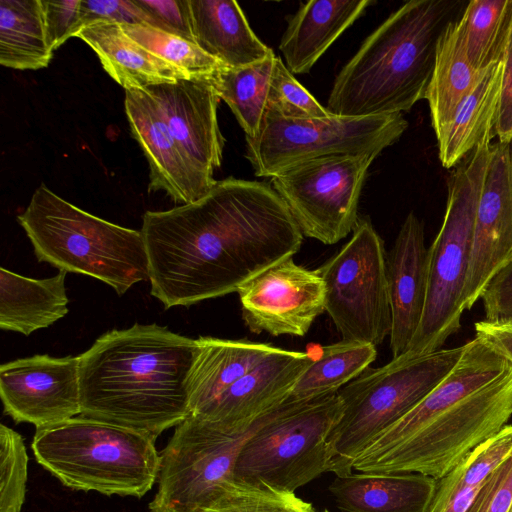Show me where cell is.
Here are the masks:
<instances>
[{
	"mask_svg": "<svg viewBox=\"0 0 512 512\" xmlns=\"http://www.w3.org/2000/svg\"><path fill=\"white\" fill-rule=\"evenodd\" d=\"M28 455L23 437L0 425V512H20L25 501Z\"/></svg>",
	"mask_w": 512,
	"mask_h": 512,
	"instance_id": "36",
	"label": "cell"
},
{
	"mask_svg": "<svg viewBox=\"0 0 512 512\" xmlns=\"http://www.w3.org/2000/svg\"><path fill=\"white\" fill-rule=\"evenodd\" d=\"M512 506V452L494 470L466 512H508Z\"/></svg>",
	"mask_w": 512,
	"mask_h": 512,
	"instance_id": "39",
	"label": "cell"
},
{
	"mask_svg": "<svg viewBox=\"0 0 512 512\" xmlns=\"http://www.w3.org/2000/svg\"><path fill=\"white\" fill-rule=\"evenodd\" d=\"M475 337L512 364V321L481 320L474 324Z\"/></svg>",
	"mask_w": 512,
	"mask_h": 512,
	"instance_id": "44",
	"label": "cell"
},
{
	"mask_svg": "<svg viewBox=\"0 0 512 512\" xmlns=\"http://www.w3.org/2000/svg\"><path fill=\"white\" fill-rule=\"evenodd\" d=\"M75 37L96 53L103 69L125 91L191 78L129 37L118 23L94 22L82 27Z\"/></svg>",
	"mask_w": 512,
	"mask_h": 512,
	"instance_id": "22",
	"label": "cell"
},
{
	"mask_svg": "<svg viewBox=\"0 0 512 512\" xmlns=\"http://www.w3.org/2000/svg\"><path fill=\"white\" fill-rule=\"evenodd\" d=\"M468 2L404 3L361 44L336 76L327 110L365 117L408 112L425 99L439 40Z\"/></svg>",
	"mask_w": 512,
	"mask_h": 512,
	"instance_id": "4",
	"label": "cell"
},
{
	"mask_svg": "<svg viewBox=\"0 0 512 512\" xmlns=\"http://www.w3.org/2000/svg\"><path fill=\"white\" fill-rule=\"evenodd\" d=\"M464 345L435 352L392 358L368 367L338 391L342 414L329 439L331 472L352 473L357 456L380 434L406 415L454 368Z\"/></svg>",
	"mask_w": 512,
	"mask_h": 512,
	"instance_id": "8",
	"label": "cell"
},
{
	"mask_svg": "<svg viewBox=\"0 0 512 512\" xmlns=\"http://www.w3.org/2000/svg\"><path fill=\"white\" fill-rule=\"evenodd\" d=\"M511 452L512 424H507L437 481L428 512H466L488 478Z\"/></svg>",
	"mask_w": 512,
	"mask_h": 512,
	"instance_id": "29",
	"label": "cell"
},
{
	"mask_svg": "<svg viewBox=\"0 0 512 512\" xmlns=\"http://www.w3.org/2000/svg\"><path fill=\"white\" fill-rule=\"evenodd\" d=\"M492 135H486L455 166L448 181L443 223L428 248L424 312L405 355L418 356L435 352L460 328L475 215L489 162Z\"/></svg>",
	"mask_w": 512,
	"mask_h": 512,
	"instance_id": "7",
	"label": "cell"
},
{
	"mask_svg": "<svg viewBox=\"0 0 512 512\" xmlns=\"http://www.w3.org/2000/svg\"><path fill=\"white\" fill-rule=\"evenodd\" d=\"M512 260V143L491 146L479 196L471 259L462 297L469 310L490 280Z\"/></svg>",
	"mask_w": 512,
	"mask_h": 512,
	"instance_id": "16",
	"label": "cell"
},
{
	"mask_svg": "<svg viewBox=\"0 0 512 512\" xmlns=\"http://www.w3.org/2000/svg\"><path fill=\"white\" fill-rule=\"evenodd\" d=\"M257 422L245 433L230 434L188 415L160 454L150 511L202 512L213 504L232 483L237 456Z\"/></svg>",
	"mask_w": 512,
	"mask_h": 512,
	"instance_id": "12",
	"label": "cell"
},
{
	"mask_svg": "<svg viewBox=\"0 0 512 512\" xmlns=\"http://www.w3.org/2000/svg\"><path fill=\"white\" fill-rule=\"evenodd\" d=\"M276 55L238 68L221 66L212 75L213 84L231 109L246 137H255L264 117Z\"/></svg>",
	"mask_w": 512,
	"mask_h": 512,
	"instance_id": "32",
	"label": "cell"
},
{
	"mask_svg": "<svg viewBox=\"0 0 512 512\" xmlns=\"http://www.w3.org/2000/svg\"><path fill=\"white\" fill-rule=\"evenodd\" d=\"M245 325L255 334L302 337L325 312V284L316 269L293 257L267 268L238 289Z\"/></svg>",
	"mask_w": 512,
	"mask_h": 512,
	"instance_id": "14",
	"label": "cell"
},
{
	"mask_svg": "<svg viewBox=\"0 0 512 512\" xmlns=\"http://www.w3.org/2000/svg\"><path fill=\"white\" fill-rule=\"evenodd\" d=\"M437 481L420 473H350L330 484L342 512H428Z\"/></svg>",
	"mask_w": 512,
	"mask_h": 512,
	"instance_id": "23",
	"label": "cell"
},
{
	"mask_svg": "<svg viewBox=\"0 0 512 512\" xmlns=\"http://www.w3.org/2000/svg\"><path fill=\"white\" fill-rule=\"evenodd\" d=\"M194 42L223 66L238 68L263 61L274 52L251 29L233 0H189Z\"/></svg>",
	"mask_w": 512,
	"mask_h": 512,
	"instance_id": "24",
	"label": "cell"
},
{
	"mask_svg": "<svg viewBox=\"0 0 512 512\" xmlns=\"http://www.w3.org/2000/svg\"><path fill=\"white\" fill-rule=\"evenodd\" d=\"M211 75L142 89L156 103L182 150L209 178L221 166L225 143L217 119L220 97Z\"/></svg>",
	"mask_w": 512,
	"mask_h": 512,
	"instance_id": "18",
	"label": "cell"
},
{
	"mask_svg": "<svg viewBox=\"0 0 512 512\" xmlns=\"http://www.w3.org/2000/svg\"><path fill=\"white\" fill-rule=\"evenodd\" d=\"M480 299L489 321H512V260L487 284Z\"/></svg>",
	"mask_w": 512,
	"mask_h": 512,
	"instance_id": "43",
	"label": "cell"
},
{
	"mask_svg": "<svg viewBox=\"0 0 512 512\" xmlns=\"http://www.w3.org/2000/svg\"><path fill=\"white\" fill-rule=\"evenodd\" d=\"M150 293L166 309L233 292L300 249L303 234L265 182L229 177L194 202L147 211Z\"/></svg>",
	"mask_w": 512,
	"mask_h": 512,
	"instance_id": "1",
	"label": "cell"
},
{
	"mask_svg": "<svg viewBox=\"0 0 512 512\" xmlns=\"http://www.w3.org/2000/svg\"><path fill=\"white\" fill-rule=\"evenodd\" d=\"M508 512H512V506H511V508L509 509V511H508Z\"/></svg>",
	"mask_w": 512,
	"mask_h": 512,
	"instance_id": "45",
	"label": "cell"
},
{
	"mask_svg": "<svg viewBox=\"0 0 512 512\" xmlns=\"http://www.w3.org/2000/svg\"><path fill=\"white\" fill-rule=\"evenodd\" d=\"M47 41L54 52L81 29V0H41Z\"/></svg>",
	"mask_w": 512,
	"mask_h": 512,
	"instance_id": "38",
	"label": "cell"
},
{
	"mask_svg": "<svg viewBox=\"0 0 512 512\" xmlns=\"http://www.w3.org/2000/svg\"><path fill=\"white\" fill-rule=\"evenodd\" d=\"M379 154H344L313 159L271 178L306 237L335 244L353 231L367 171Z\"/></svg>",
	"mask_w": 512,
	"mask_h": 512,
	"instance_id": "13",
	"label": "cell"
},
{
	"mask_svg": "<svg viewBox=\"0 0 512 512\" xmlns=\"http://www.w3.org/2000/svg\"><path fill=\"white\" fill-rule=\"evenodd\" d=\"M79 355H33L0 366L4 413L36 428L81 414Z\"/></svg>",
	"mask_w": 512,
	"mask_h": 512,
	"instance_id": "15",
	"label": "cell"
},
{
	"mask_svg": "<svg viewBox=\"0 0 512 512\" xmlns=\"http://www.w3.org/2000/svg\"><path fill=\"white\" fill-rule=\"evenodd\" d=\"M342 411L338 392L310 400L289 397L257 422L237 456L233 481L294 493L331 472L328 439Z\"/></svg>",
	"mask_w": 512,
	"mask_h": 512,
	"instance_id": "9",
	"label": "cell"
},
{
	"mask_svg": "<svg viewBox=\"0 0 512 512\" xmlns=\"http://www.w3.org/2000/svg\"><path fill=\"white\" fill-rule=\"evenodd\" d=\"M67 272L34 279L0 268V328L30 335L68 313Z\"/></svg>",
	"mask_w": 512,
	"mask_h": 512,
	"instance_id": "27",
	"label": "cell"
},
{
	"mask_svg": "<svg viewBox=\"0 0 512 512\" xmlns=\"http://www.w3.org/2000/svg\"><path fill=\"white\" fill-rule=\"evenodd\" d=\"M428 249L421 220L410 212L387 253L392 358L403 355L420 325L427 294Z\"/></svg>",
	"mask_w": 512,
	"mask_h": 512,
	"instance_id": "20",
	"label": "cell"
},
{
	"mask_svg": "<svg viewBox=\"0 0 512 512\" xmlns=\"http://www.w3.org/2000/svg\"><path fill=\"white\" fill-rule=\"evenodd\" d=\"M316 270L325 284V312L342 339L381 344L392 326L387 253L370 218L358 217L350 240Z\"/></svg>",
	"mask_w": 512,
	"mask_h": 512,
	"instance_id": "11",
	"label": "cell"
},
{
	"mask_svg": "<svg viewBox=\"0 0 512 512\" xmlns=\"http://www.w3.org/2000/svg\"><path fill=\"white\" fill-rule=\"evenodd\" d=\"M313 360L310 352L278 348L192 416L230 434L245 433L290 397Z\"/></svg>",
	"mask_w": 512,
	"mask_h": 512,
	"instance_id": "17",
	"label": "cell"
},
{
	"mask_svg": "<svg viewBox=\"0 0 512 512\" xmlns=\"http://www.w3.org/2000/svg\"><path fill=\"white\" fill-rule=\"evenodd\" d=\"M377 357L376 346L359 341L340 340L320 347L317 356L295 384L290 397L315 399L338 392Z\"/></svg>",
	"mask_w": 512,
	"mask_h": 512,
	"instance_id": "31",
	"label": "cell"
},
{
	"mask_svg": "<svg viewBox=\"0 0 512 512\" xmlns=\"http://www.w3.org/2000/svg\"><path fill=\"white\" fill-rule=\"evenodd\" d=\"M408 127L402 114L290 119L266 109L258 134L245 137V157L258 177L331 155L380 154Z\"/></svg>",
	"mask_w": 512,
	"mask_h": 512,
	"instance_id": "10",
	"label": "cell"
},
{
	"mask_svg": "<svg viewBox=\"0 0 512 512\" xmlns=\"http://www.w3.org/2000/svg\"><path fill=\"white\" fill-rule=\"evenodd\" d=\"M202 512H316L295 493L232 481L226 492Z\"/></svg>",
	"mask_w": 512,
	"mask_h": 512,
	"instance_id": "35",
	"label": "cell"
},
{
	"mask_svg": "<svg viewBox=\"0 0 512 512\" xmlns=\"http://www.w3.org/2000/svg\"><path fill=\"white\" fill-rule=\"evenodd\" d=\"M196 339L158 324L110 330L79 355L81 414L157 437L190 413Z\"/></svg>",
	"mask_w": 512,
	"mask_h": 512,
	"instance_id": "3",
	"label": "cell"
},
{
	"mask_svg": "<svg viewBox=\"0 0 512 512\" xmlns=\"http://www.w3.org/2000/svg\"><path fill=\"white\" fill-rule=\"evenodd\" d=\"M511 416L512 364L475 337L450 373L367 446L352 469L420 473L438 481Z\"/></svg>",
	"mask_w": 512,
	"mask_h": 512,
	"instance_id": "2",
	"label": "cell"
},
{
	"mask_svg": "<svg viewBox=\"0 0 512 512\" xmlns=\"http://www.w3.org/2000/svg\"><path fill=\"white\" fill-rule=\"evenodd\" d=\"M502 79L500 60L484 70L475 88L460 104L445 139L438 144L439 160L445 168L455 167L486 135L494 134Z\"/></svg>",
	"mask_w": 512,
	"mask_h": 512,
	"instance_id": "28",
	"label": "cell"
},
{
	"mask_svg": "<svg viewBox=\"0 0 512 512\" xmlns=\"http://www.w3.org/2000/svg\"><path fill=\"white\" fill-rule=\"evenodd\" d=\"M98 21L152 25L148 14L134 0H81V28Z\"/></svg>",
	"mask_w": 512,
	"mask_h": 512,
	"instance_id": "41",
	"label": "cell"
},
{
	"mask_svg": "<svg viewBox=\"0 0 512 512\" xmlns=\"http://www.w3.org/2000/svg\"><path fill=\"white\" fill-rule=\"evenodd\" d=\"M156 438L83 415L36 428L37 462L63 485L141 498L158 479Z\"/></svg>",
	"mask_w": 512,
	"mask_h": 512,
	"instance_id": "6",
	"label": "cell"
},
{
	"mask_svg": "<svg viewBox=\"0 0 512 512\" xmlns=\"http://www.w3.org/2000/svg\"><path fill=\"white\" fill-rule=\"evenodd\" d=\"M125 113L134 139L149 164V192L164 191L174 202L187 204L216 183L202 173L179 146L159 108L143 90H126Z\"/></svg>",
	"mask_w": 512,
	"mask_h": 512,
	"instance_id": "19",
	"label": "cell"
},
{
	"mask_svg": "<svg viewBox=\"0 0 512 512\" xmlns=\"http://www.w3.org/2000/svg\"><path fill=\"white\" fill-rule=\"evenodd\" d=\"M53 56L41 0H0V64L16 70H38Z\"/></svg>",
	"mask_w": 512,
	"mask_h": 512,
	"instance_id": "30",
	"label": "cell"
},
{
	"mask_svg": "<svg viewBox=\"0 0 512 512\" xmlns=\"http://www.w3.org/2000/svg\"><path fill=\"white\" fill-rule=\"evenodd\" d=\"M485 69L474 68L468 59L462 14L439 40L425 95L438 144L445 139L460 104L475 88Z\"/></svg>",
	"mask_w": 512,
	"mask_h": 512,
	"instance_id": "26",
	"label": "cell"
},
{
	"mask_svg": "<svg viewBox=\"0 0 512 512\" xmlns=\"http://www.w3.org/2000/svg\"><path fill=\"white\" fill-rule=\"evenodd\" d=\"M502 91L494 134L500 143H512V7L502 47Z\"/></svg>",
	"mask_w": 512,
	"mask_h": 512,
	"instance_id": "42",
	"label": "cell"
},
{
	"mask_svg": "<svg viewBox=\"0 0 512 512\" xmlns=\"http://www.w3.org/2000/svg\"><path fill=\"white\" fill-rule=\"evenodd\" d=\"M371 0H313L287 18L279 49L292 74L308 73L327 49L361 17Z\"/></svg>",
	"mask_w": 512,
	"mask_h": 512,
	"instance_id": "21",
	"label": "cell"
},
{
	"mask_svg": "<svg viewBox=\"0 0 512 512\" xmlns=\"http://www.w3.org/2000/svg\"><path fill=\"white\" fill-rule=\"evenodd\" d=\"M124 32L151 53L191 77L208 76L223 66L197 44L147 23L120 24Z\"/></svg>",
	"mask_w": 512,
	"mask_h": 512,
	"instance_id": "34",
	"label": "cell"
},
{
	"mask_svg": "<svg viewBox=\"0 0 512 512\" xmlns=\"http://www.w3.org/2000/svg\"><path fill=\"white\" fill-rule=\"evenodd\" d=\"M17 221L39 262L98 279L123 295L149 279L141 230L92 215L41 184Z\"/></svg>",
	"mask_w": 512,
	"mask_h": 512,
	"instance_id": "5",
	"label": "cell"
},
{
	"mask_svg": "<svg viewBox=\"0 0 512 512\" xmlns=\"http://www.w3.org/2000/svg\"><path fill=\"white\" fill-rule=\"evenodd\" d=\"M134 1L148 14L152 26L194 42L189 0Z\"/></svg>",
	"mask_w": 512,
	"mask_h": 512,
	"instance_id": "40",
	"label": "cell"
},
{
	"mask_svg": "<svg viewBox=\"0 0 512 512\" xmlns=\"http://www.w3.org/2000/svg\"><path fill=\"white\" fill-rule=\"evenodd\" d=\"M198 355L190 378L189 415L199 414L279 347L247 339L197 338Z\"/></svg>",
	"mask_w": 512,
	"mask_h": 512,
	"instance_id": "25",
	"label": "cell"
},
{
	"mask_svg": "<svg viewBox=\"0 0 512 512\" xmlns=\"http://www.w3.org/2000/svg\"><path fill=\"white\" fill-rule=\"evenodd\" d=\"M266 109L290 119H319L334 115L298 82L278 56L275 60Z\"/></svg>",
	"mask_w": 512,
	"mask_h": 512,
	"instance_id": "37",
	"label": "cell"
},
{
	"mask_svg": "<svg viewBox=\"0 0 512 512\" xmlns=\"http://www.w3.org/2000/svg\"><path fill=\"white\" fill-rule=\"evenodd\" d=\"M512 0H472L463 12L467 56L478 70L501 60Z\"/></svg>",
	"mask_w": 512,
	"mask_h": 512,
	"instance_id": "33",
	"label": "cell"
}]
</instances>
